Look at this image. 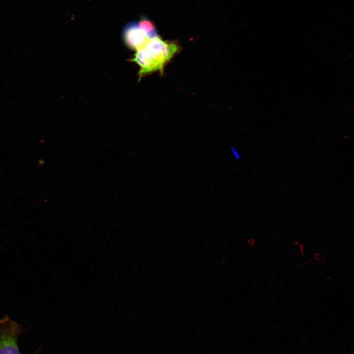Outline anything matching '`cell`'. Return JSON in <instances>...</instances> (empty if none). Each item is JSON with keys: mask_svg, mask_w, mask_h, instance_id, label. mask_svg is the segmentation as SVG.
<instances>
[{"mask_svg": "<svg viewBox=\"0 0 354 354\" xmlns=\"http://www.w3.org/2000/svg\"><path fill=\"white\" fill-rule=\"evenodd\" d=\"M122 37L126 45L135 51L144 46L150 39L140 29L135 21L128 23L124 27Z\"/></svg>", "mask_w": 354, "mask_h": 354, "instance_id": "obj_3", "label": "cell"}, {"mask_svg": "<svg viewBox=\"0 0 354 354\" xmlns=\"http://www.w3.org/2000/svg\"><path fill=\"white\" fill-rule=\"evenodd\" d=\"M231 150H232V152L234 153V155L235 156V158H239V154L237 152L236 150L233 147H232L231 148Z\"/></svg>", "mask_w": 354, "mask_h": 354, "instance_id": "obj_5", "label": "cell"}, {"mask_svg": "<svg viewBox=\"0 0 354 354\" xmlns=\"http://www.w3.org/2000/svg\"><path fill=\"white\" fill-rule=\"evenodd\" d=\"M22 325L7 315L0 319V354H20L18 338Z\"/></svg>", "mask_w": 354, "mask_h": 354, "instance_id": "obj_2", "label": "cell"}, {"mask_svg": "<svg viewBox=\"0 0 354 354\" xmlns=\"http://www.w3.org/2000/svg\"><path fill=\"white\" fill-rule=\"evenodd\" d=\"M138 24L140 29L149 39L158 36L154 24L147 17L141 16Z\"/></svg>", "mask_w": 354, "mask_h": 354, "instance_id": "obj_4", "label": "cell"}, {"mask_svg": "<svg viewBox=\"0 0 354 354\" xmlns=\"http://www.w3.org/2000/svg\"><path fill=\"white\" fill-rule=\"evenodd\" d=\"M179 49L177 42L164 40L159 35L150 39L144 46L136 51L131 59L140 67L139 79L153 72H163L166 64Z\"/></svg>", "mask_w": 354, "mask_h": 354, "instance_id": "obj_1", "label": "cell"}]
</instances>
